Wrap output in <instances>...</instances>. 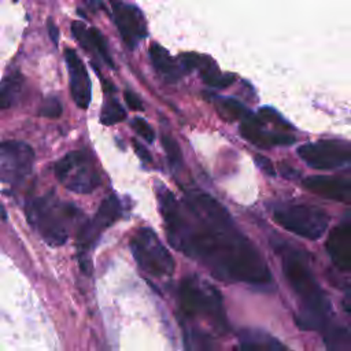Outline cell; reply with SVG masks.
I'll return each instance as SVG.
<instances>
[{"mask_svg": "<svg viewBox=\"0 0 351 351\" xmlns=\"http://www.w3.org/2000/svg\"><path fill=\"white\" fill-rule=\"evenodd\" d=\"M159 210L170 244L200 261L222 280L265 284L269 269L256 251L232 222L226 208L204 192H189L176 199L165 185H158Z\"/></svg>", "mask_w": 351, "mask_h": 351, "instance_id": "1", "label": "cell"}, {"mask_svg": "<svg viewBox=\"0 0 351 351\" xmlns=\"http://www.w3.org/2000/svg\"><path fill=\"white\" fill-rule=\"evenodd\" d=\"M26 215L45 243L56 247L63 245L69 239V229L77 217V208L48 193L29 202Z\"/></svg>", "mask_w": 351, "mask_h": 351, "instance_id": "2", "label": "cell"}, {"mask_svg": "<svg viewBox=\"0 0 351 351\" xmlns=\"http://www.w3.org/2000/svg\"><path fill=\"white\" fill-rule=\"evenodd\" d=\"M282 270L289 285L303 303L302 310L328 318L330 314V302L303 258L293 251L284 254Z\"/></svg>", "mask_w": 351, "mask_h": 351, "instance_id": "3", "label": "cell"}, {"mask_svg": "<svg viewBox=\"0 0 351 351\" xmlns=\"http://www.w3.org/2000/svg\"><path fill=\"white\" fill-rule=\"evenodd\" d=\"M178 302L181 311L188 318L204 315L219 326L226 325L219 292L214 287L200 282L195 277H188L181 282Z\"/></svg>", "mask_w": 351, "mask_h": 351, "instance_id": "4", "label": "cell"}, {"mask_svg": "<svg viewBox=\"0 0 351 351\" xmlns=\"http://www.w3.org/2000/svg\"><path fill=\"white\" fill-rule=\"evenodd\" d=\"M133 258L143 271L152 277L171 276L174 271V259L155 232L143 228L130 240Z\"/></svg>", "mask_w": 351, "mask_h": 351, "instance_id": "5", "label": "cell"}, {"mask_svg": "<svg viewBox=\"0 0 351 351\" xmlns=\"http://www.w3.org/2000/svg\"><path fill=\"white\" fill-rule=\"evenodd\" d=\"M55 176L60 184L75 193H89L100 184L92 158L84 151H73L55 165Z\"/></svg>", "mask_w": 351, "mask_h": 351, "instance_id": "6", "label": "cell"}, {"mask_svg": "<svg viewBox=\"0 0 351 351\" xmlns=\"http://www.w3.org/2000/svg\"><path fill=\"white\" fill-rule=\"evenodd\" d=\"M273 217L284 229L310 240L319 239L329 225V217L325 211L304 204L278 207Z\"/></svg>", "mask_w": 351, "mask_h": 351, "instance_id": "7", "label": "cell"}, {"mask_svg": "<svg viewBox=\"0 0 351 351\" xmlns=\"http://www.w3.org/2000/svg\"><path fill=\"white\" fill-rule=\"evenodd\" d=\"M34 152L22 141L0 143V184L7 188L18 186L30 173Z\"/></svg>", "mask_w": 351, "mask_h": 351, "instance_id": "8", "label": "cell"}, {"mask_svg": "<svg viewBox=\"0 0 351 351\" xmlns=\"http://www.w3.org/2000/svg\"><path fill=\"white\" fill-rule=\"evenodd\" d=\"M298 154L310 167L329 170L346 163L351 165V144L335 140H324L300 145Z\"/></svg>", "mask_w": 351, "mask_h": 351, "instance_id": "9", "label": "cell"}, {"mask_svg": "<svg viewBox=\"0 0 351 351\" xmlns=\"http://www.w3.org/2000/svg\"><path fill=\"white\" fill-rule=\"evenodd\" d=\"M121 213L122 206L118 197L115 195H110L108 197H106L100 203L93 219L85 222L78 232L77 247L80 254L85 255L89 250H92L100 234L121 217Z\"/></svg>", "mask_w": 351, "mask_h": 351, "instance_id": "10", "label": "cell"}, {"mask_svg": "<svg viewBox=\"0 0 351 351\" xmlns=\"http://www.w3.org/2000/svg\"><path fill=\"white\" fill-rule=\"evenodd\" d=\"M112 15L121 37L129 48H134L147 37L144 15L136 5L117 1L112 4Z\"/></svg>", "mask_w": 351, "mask_h": 351, "instance_id": "11", "label": "cell"}, {"mask_svg": "<svg viewBox=\"0 0 351 351\" xmlns=\"http://www.w3.org/2000/svg\"><path fill=\"white\" fill-rule=\"evenodd\" d=\"M64 59L67 63L70 77V92L75 104L85 110L90 103V80L82 60L74 49H64Z\"/></svg>", "mask_w": 351, "mask_h": 351, "instance_id": "12", "label": "cell"}, {"mask_svg": "<svg viewBox=\"0 0 351 351\" xmlns=\"http://www.w3.org/2000/svg\"><path fill=\"white\" fill-rule=\"evenodd\" d=\"M332 262L341 270H351V223L336 226L326 241Z\"/></svg>", "mask_w": 351, "mask_h": 351, "instance_id": "13", "label": "cell"}, {"mask_svg": "<svg viewBox=\"0 0 351 351\" xmlns=\"http://www.w3.org/2000/svg\"><path fill=\"white\" fill-rule=\"evenodd\" d=\"M303 185L313 193L337 202L351 200V182L341 178L314 176L303 180Z\"/></svg>", "mask_w": 351, "mask_h": 351, "instance_id": "14", "label": "cell"}, {"mask_svg": "<svg viewBox=\"0 0 351 351\" xmlns=\"http://www.w3.org/2000/svg\"><path fill=\"white\" fill-rule=\"evenodd\" d=\"M71 32L82 48H85L89 52L97 53L103 59V62H106L110 67H114V62L110 56L106 40L97 29H88L82 22L75 21L71 25Z\"/></svg>", "mask_w": 351, "mask_h": 351, "instance_id": "15", "label": "cell"}, {"mask_svg": "<svg viewBox=\"0 0 351 351\" xmlns=\"http://www.w3.org/2000/svg\"><path fill=\"white\" fill-rule=\"evenodd\" d=\"M149 58L155 70L158 71V74L162 75L163 80H166L167 82H176L180 78L182 70L180 64H177V62L170 56L166 48H163L158 43L151 44Z\"/></svg>", "mask_w": 351, "mask_h": 351, "instance_id": "16", "label": "cell"}, {"mask_svg": "<svg viewBox=\"0 0 351 351\" xmlns=\"http://www.w3.org/2000/svg\"><path fill=\"white\" fill-rule=\"evenodd\" d=\"M197 69L200 70L203 81L210 86L225 88L234 81L233 74H222L210 58L202 56V60H200V64Z\"/></svg>", "mask_w": 351, "mask_h": 351, "instance_id": "17", "label": "cell"}, {"mask_svg": "<svg viewBox=\"0 0 351 351\" xmlns=\"http://www.w3.org/2000/svg\"><path fill=\"white\" fill-rule=\"evenodd\" d=\"M324 343L328 351H351V332L343 326L328 325L324 329Z\"/></svg>", "mask_w": 351, "mask_h": 351, "instance_id": "18", "label": "cell"}, {"mask_svg": "<svg viewBox=\"0 0 351 351\" xmlns=\"http://www.w3.org/2000/svg\"><path fill=\"white\" fill-rule=\"evenodd\" d=\"M22 82L23 80L19 73L4 77V80L0 82V110H5L14 106L22 89Z\"/></svg>", "mask_w": 351, "mask_h": 351, "instance_id": "19", "label": "cell"}, {"mask_svg": "<svg viewBox=\"0 0 351 351\" xmlns=\"http://www.w3.org/2000/svg\"><path fill=\"white\" fill-rule=\"evenodd\" d=\"M125 117H126V112L123 107L118 103V100L108 99L103 106V110L100 114V122L103 125H114L123 121Z\"/></svg>", "mask_w": 351, "mask_h": 351, "instance_id": "20", "label": "cell"}, {"mask_svg": "<svg viewBox=\"0 0 351 351\" xmlns=\"http://www.w3.org/2000/svg\"><path fill=\"white\" fill-rule=\"evenodd\" d=\"M221 108L229 118H236V119L243 121L251 115L248 112V110L240 101H237L234 99H229V97L221 100Z\"/></svg>", "mask_w": 351, "mask_h": 351, "instance_id": "21", "label": "cell"}, {"mask_svg": "<svg viewBox=\"0 0 351 351\" xmlns=\"http://www.w3.org/2000/svg\"><path fill=\"white\" fill-rule=\"evenodd\" d=\"M162 145L165 148V152L167 155V159L170 162V165L176 169L181 166L182 162V155H181V149L178 147V144L176 143V140L170 136H163L162 137Z\"/></svg>", "mask_w": 351, "mask_h": 351, "instance_id": "22", "label": "cell"}, {"mask_svg": "<svg viewBox=\"0 0 351 351\" xmlns=\"http://www.w3.org/2000/svg\"><path fill=\"white\" fill-rule=\"evenodd\" d=\"M38 114L45 118H59L62 114V103L58 97H45L38 108Z\"/></svg>", "mask_w": 351, "mask_h": 351, "instance_id": "23", "label": "cell"}, {"mask_svg": "<svg viewBox=\"0 0 351 351\" xmlns=\"http://www.w3.org/2000/svg\"><path fill=\"white\" fill-rule=\"evenodd\" d=\"M132 128L148 143H152L155 140V133L152 128L143 119V118H133L132 119Z\"/></svg>", "mask_w": 351, "mask_h": 351, "instance_id": "24", "label": "cell"}, {"mask_svg": "<svg viewBox=\"0 0 351 351\" xmlns=\"http://www.w3.org/2000/svg\"><path fill=\"white\" fill-rule=\"evenodd\" d=\"M202 56L196 53H182L180 56V67L184 71H191L193 69H197L200 64Z\"/></svg>", "mask_w": 351, "mask_h": 351, "instance_id": "25", "label": "cell"}, {"mask_svg": "<svg viewBox=\"0 0 351 351\" xmlns=\"http://www.w3.org/2000/svg\"><path fill=\"white\" fill-rule=\"evenodd\" d=\"M123 96H125V100H126V104H128L129 108H132L134 111H141L143 110L141 99L136 93H133L132 90H125Z\"/></svg>", "mask_w": 351, "mask_h": 351, "instance_id": "26", "label": "cell"}, {"mask_svg": "<svg viewBox=\"0 0 351 351\" xmlns=\"http://www.w3.org/2000/svg\"><path fill=\"white\" fill-rule=\"evenodd\" d=\"M255 162L256 165L259 166V169H262L266 174L269 176H274L276 174V170H274V165L263 155H256L255 156Z\"/></svg>", "mask_w": 351, "mask_h": 351, "instance_id": "27", "label": "cell"}, {"mask_svg": "<svg viewBox=\"0 0 351 351\" xmlns=\"http://www.w3.org/2000/svg\"><path fill=\"white\" fill-rule=\"evenodd\" d=\"M133 148H134L136 154L138 155V158H140L141 160H144V162H151V160H152V156H151L149 151H148L147 147L143 145L141 143L133 140Z\"/></svg>", "mask_w": 351, "mask_h": 351, "instance_id": "28", "label": "cell"}, {"mask_svg": "<svg viewBox=\"0 0 351 351\" xmlns=\"http://www.w3.org/2000/svg\"><path fill=\"white\" fill-rule=\"evenodd\" d=\"M48 34H49L51 40L53 41V44H58V41H59V30H58V26L52 21H48Z\"/></svg>", "mask_w": 351, "mask_h": 351, "instance_id": "29", "label": "cell"}, {"mask_svg": "<svg viewBox=\"0 0 351 351\" xmlns=\"http://www.w3.org/2000/svg\"><path fill=\"white\" fill-rule=\"evenodd\" d=\"M280 170H281L282 176L287 177V178H293V177H296V174H298V171L293 170L292 167H289L288 165H281V166H280Z\"/></svg>", "mask_w": 351, "mask_h": 351, "instance_id": "30", "label": "cell"}, {"mask_svg": "<svg viewBox=\"0 0 351 351\" xmlns=\"http://www.w3.org/2000/svg\"><path fill=\"white\" fill-rule=\"evenodd\" d=\"M271 351H291L287 346H284L282 343H280L277 339L273 340V347H271Z\"/></svg>", "mask_w": 351, "mask_h": 351, "instance_id": "31", "label": "cell"}, {"mask_svg": "<svg viewBox=\"0 0 351 351\" xmlns=\"http://www.w3.org/2000/svg\"><path fill=\"white\" fill-rule=\"evenodd\" d=\"M5 218H7V213H5V210L3 208V206L0 204V219H1V221H5Z\"/></svg>", "mask_w": 351, "mask_h": 351, "instance_id": "32", "label": "cell"}, {"mask_svg": "<svg viewBox=\"0 0 351 351\" xmlns=\"http://www.w3.org/2000/svg\"><path fill=\"white\" fill-rule=\"evenodd\" d=\"M344 304H346V308H347L348 311H351V296L344 302Z\"/></svg>", "mask_w": 351, "mask_h": 351, "instance_id": "33", "label": "cell"}, {"mask_svg": "<svg viewBox=\"0 0 351 351\" xmlns=\"http://www.w3.org/2000/svg\"><path fill=\"white\" fill-rule=\"evenodd\" d=\"M350 169H351V165H350Z\"/></svg>", "mask_w": 351, "mask_h": 351, "instance_id": "34", "label": "cell"}]
</instances>
